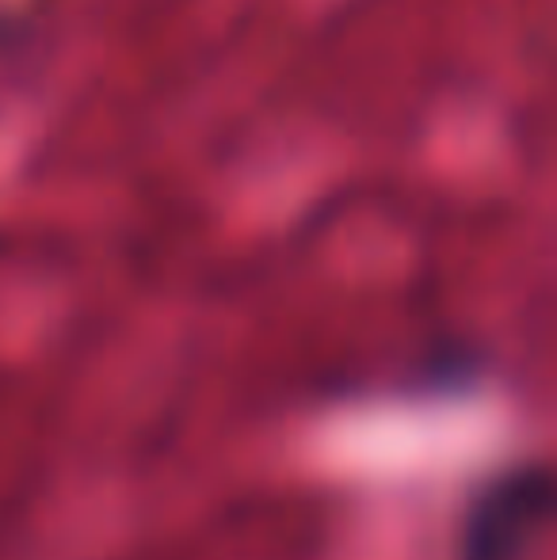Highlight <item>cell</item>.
Returning a JSON list of instances; mask_svg holds the SVG:
<instances>
[{
    "label": "cell",
    "instance_id": "1",
    "mask_svg": "<svg viewBox=\"0 0 557 560\" xmlns=\"http://www.w3.org/2000/svg\"><path fill=\"white\" fill-rule=\"evenodd\" d=\"M550 469L520 465L469 500L459 526V560H523L550 523Z\"/></svg>",
    "mask_w": 557,
    "mask_h": 560
}]
</instances>
